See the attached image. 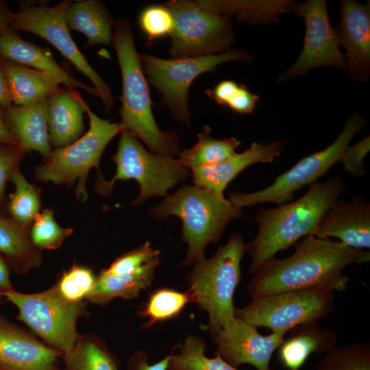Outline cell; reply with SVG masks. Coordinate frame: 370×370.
I'll use <instances>...</instances> for the list:
<instances>
[{"label":"cell","instance_id":"1","mask_svg":"<svg viewBox=\"0 0 370 370\" xmlns=\"http://www.w3.org/2000/svg\"><path fill=\"white\" fill-rule=\"evenodd\" d=\"M293 246L292 255L283 259L273 257L252 274L246 287L251 297L308 288L344 291L349 282L344 268L370 260L369 250L352 248L330 238L308 235Z\"/></svg>","mask_w":370,"mask_h":370},{"label":"cell","instance_id":"2","mask_svg":"<svg viewBox=\"0 0 370 370\" xmlns=\"http://www.w3.org/2000/svg\"><path fill=\"white\" fill-rule=\"evenodd\" d=\"M347 184L332 176L324 182L312 184L299 199L276 208H262L255 212L258 231L247 244L253 274L275 254L293 246L302 238L313 235L328 208L346 190Z\"/></svg>","mask_w":370,"mask_h":370},{"label":"cell","instance_id":"3","mask_svg":"<svg viewBox=\"0 0 370 370\" xmlns=\"http://www.w3.org/2000/svg\"><path fill=\"white\" fill-rule=\"evenodd\" d=\"M112 46L114 49L122 77L120 97L121 132H126L143 142L155 154L178 155L179 141L171 132H162L151 109L149 86L134 42L129 20H114Z\"/></svg>","mask_w":370,"mask_h":370},{"label":"cell","instance_id":"4","mask_svg":"<svg viewBox=\"0 0 370 370\" xmlns=\"http://www.w3.org/2000/svg\"><path fill=\"white\" fill-rule=\"evenodd\" d=\"M149 211L156 221L171 216L182 221L181 241L187 244L188 250L180 266H192L205 259L206 247L218 243L227 224L243 217L242 209L224 195L195 185L182 186Z\"/></svg>","mask_w":370,"mask_h":370},{"label":"cell","instance_id":"5","mask_svg":"<svg viewBox=\"0 0 370 370\" xmlns=\"http://www.w3.org/2000/svg\"><path fill=\"white\" fill-rule=\"evenodd\" d=\"M247 250L243 235L234 233L211 258L195 264L186 278L193 302L208 314L206 329L212 337L235 317L234 295Z\"/></svg>","mask_w":370,"mask_h":370},{"label":"cell","instance_id":"6","mask_svg":"<svg viewBox=\"0 0 370 370\" xmlns=\"http://www.w3.org/2000/svg\"><path fill=\"white\" fill-rule=\"evenodd\" d=\"M120 134L116 152L112 156L116 166L114 177L110 181L102 175L97 178L96 189L101 195H110L116 181L134 180L140 192L132 205L138 206L151 197H166L170 188L188 177L190 171L177 158L151 153L134 136Z\"/></svg>","mask_w":370,"mask_h":370},{"label":"cell","instance_id":"7","mask_svg":"<svg viewBox=\"0 0 370 370\" xmlns=\"http://www.w3.org/2000/svg\"><path fill=\"white\" fill-rule=\"evenodd\" d=\"M89 119L87 132L72 143L52 149L44 163L36 169V178L42 182L72 186L75 182V195L79 201L88 197L86 181L90 170L95 167L99 175L101 155L110 141L119 133V123L103 119L85 106Z\"/></svg>","mask_w":370,"mask_h":370},{"label":"cell","instance_id":"8","mask_svg":"<svg viewBox=\"0 0 370 370\" xmlns=\"http://www.w3.org/2000/svg\"><path fill=\"white\" fill-rule=\"evenodd\" d=\"M3 296L17 308V319L43 343L64 355L72 350L79 335L77 320L88 312L86 301H67L55 284L38 293H23L15 290Z\"/></svg>","mask_w":370,"mask_h":370},{"label":"cell","instance_id":"9","mask_svg":"<svg viewBox=\"0 0 370 370\" xmlns=\"http://www.w3.org/2000/svg\"><path fill=\"white\" fill-rule=\"evenodd\" d=\"M250 59L248 53L240 49L184 58L164 59L147 53L140 54L145 75L160 92L162 104L169 110L173 119L187 126L191 123L188 91L193 82L223 63Z\"/></svg>","mask_w":370,"mask_h":370},{"label":"cell","instance_id":"10","mask_svg":"<svg viewBox=\"0 0 370 370\" xmlns=\"http://www.w3.org/2000/svg\"><path fill=\"white\" fill-rule=\"evenodd\" d=\"M365 124L366 119L359 113H355L347 119L336 138L324 149L301 158L290 169L278 175L267 188L249 193L232 191L229 193L228 199L241 208L262 203L279 206L292 201L295 191L316 182L339 162L352 139Z\"/></svg>","mask_w":370,"mask_h":370},{"label":"cell","instance_id":"11","mask_svg":"<svg viewBox=\"0 0 370 370\" xmlns=\"http://www.w3.org/2000/svg\"><path fill=\"white\" fill-rule=\"evenodd\" d=\"M334 299V292L326 289L283 291L254 297L247 306L236 308L234 314L257 328L286 334L298 325L326 318Z\"/></svg>","mask_w":370,"mask_h":370},{"label":"cell","instance_id":"12","mask_svg":"<svg viewBox=\"0 0 370 370\" xmlns=\"http://www.w3.org/2000/svg\"><path fill=\"white\" fill-rule=\"evenodd\" d=\"M174 21L169 50L171 58L224 53L235 34L230 16L206 10L195 1L172 0L164 3Z\"/></svg>","mask_w":370,"mask_h":370},{"label":"cell","instance_id":"13","mask_svg":"<svg viewBox=\"0 0 370 370\" xmlns=\"http://www.w3.org/2000/svg\"><path fill=\"white\" fill-rule=\"evenodd\" d=\"M71 1L64 0L53 6L43 2L21 3L18 12L13 14L10 27L36 34L54 46L92 82L105 111L108 112L115 103L112 90L78 49L67 27L65 13Z\"/></svg>","mask_w":370,"mask_h":370},{"label":"cell","instance_id":"14","mask_svg":"<svg viewBox=\"0 0 370 370\" xmlns=\"http://www.w3.org/2000/svg\"><path fill=\"white\" fill-rule=\"evenodd\" d=\"M291 12L302 17L306 32L302 49L294 64L278 79L280 83L323 66L345 70V56L339 49L325 0H308L293 4Z\"/></svg>","mask_w":370,"mask_h":370},{"label":"cell","instance_id":"15","mask_svg":"<svg viewBox=\"0 0 370 370\" xmlns=\"http://www.w3.org/2000/svg\"><path fill=\"white\" fill-rule=\"evenodd\" d=\"M212 338L217 345L215 354L230 365L237 369L248 364L257 370H271V358L285 334L263 336L257 328L235 316Z\"/></svg>","mask_w":370,"mask_h":370},{"label":"cell","instance_id":"16","mask_svg":"<svg viewBox=\"0 0 370 370\" xmlns=\"http://www.w3.org/2000/svg\"><path fill=\"white\" fill-rule=\"evenodd\" d=\"M63 356L0 315V370H62Z\"/></svg>","mask_w":370,"mask_h":370},{"label":"cell","instance_id":"17","mask_svg":"<svg viewBox=\"0 0 370 370\" xmlns=\"http://www.w3.org/2000/svg\"><path fill=\"white\" fill-rule=\"evenodd\" d=\"M341 21L335 29L344 54L346 71L354 79L364 82L370 74V3L354 0L340 3Z\"/></svg>","mask_w":370,"mask_h":370},{"label":"cell","instance_id":"18","mask_svg":"<svg viewBox=\"0 0 370 370\" xmlns=\"http://www.w3.org/2000/svg\"><path fill=\"white\" fill-rule=\"evenodd\" d=\"M313 235L334 237L352 248H370V204L362 198L346 201L338 198L324 213Z\"/></svg>","mask_w":370,"mask_h":370},{"label":"cell","instance_id":"19","mask_svg":"<svg viewBox=\"0 0 370 370\" xmlns=\"http://www.w3.org/2000/svg\"><path fill=\"white\" fill-rule=\"evenodd\" d=\"M284 143H253L241 153L221 162L191 170L193 184L217 195H224L227 186L248 166L257 163H272L282 151Z\"/></svg>","mask_w":370,"mask_h":370},{"label":"cell","instance_id":"20","mask_svg":"<svg viewBox=\"0 0 370 370\" xmlns=\"http://www.w3.org/2000/svg\"><path fill=\"white\" fill-rule=\"evenodd\" d=\"M0 57L11 63L29 66L35 70L51 74L66 88H80L92 96L99 97L94 87L76 79L62 68L49 49L23 40L10 26L0 35Z\"/></svg>","mask_w":370,"mask_h":370},{"label":"cell","instance_id":"21","mask_svg":"<svg viewBox=\"0 0 370 370\" xmlns=\"http://www.w3.org/2000/svg\"><path fill=\"white\" fill-rule=\"evenodd\" d=\"M5 123L27 152L36 151L46 158L51 152L47 123V98L4 110Z\"/></svg>","mask_w":370,"mask_h":370},{"label":"cell","instance_id":"22","mask_svg":"<svg viewBox=\"0 0 370 370\" xmlns=\"http://www.w3.org/2000/svg\"><path fill=\"white\" fill-rule=\"evenodd\" d=\"M86 103L76 90L60 88L47 97V123L52 147L66 146L80 138Z\"/></svg>","mask_w":370,"mask_h":370},{"label":"cell","instance_id":"23","mask_svg":"<svg viewBox=\"0 0 370 370\" xmlns=\"http://www.w3.org/2000/svg\"><path fill=\"white\" fill-rule=\"evenodd\" d=\"M278 348V359L288 370H299L312 353H326L336 347L337 334L317 322L298 325Z\"/></svg>","mask_w":370,"mask_h":370},{"label":"cell","instance_id":"24","mask_svg":"<svg viewBox=\"0 0 370 370\" xmlns=\"http://www.w3.org/2000/svg\"><path fill=\"white\" fill-rule=\"evenodd\" d=\"M65 18L69 30L81 32L86 36V47L112 46L115 19L102 1H72L66 11Z\"/></svg>","mask_w":370,"mask_h":370},{"label":"cell","instance_id":"25","mask_svg":"<svg viewBox=\"0 0 370 370\" xmlns=\"http://www.w3.org/2000/svg\"><path fill=\"white\" fill-rule=\"evenodd\" d=\"M0 64L14 106L47 98L60 88V82L51 74L11 63L1 57Z\"/></svg>","mask_w":370,"mask_h":370},{"label":"cell","instance_id":"26","mask_svg":"<svg viewBox=\"0 0 370 370\" xmlns=\"http://www.w3.org/2000/svg\"><path fill=\"white\" fill-rule=\"evenodd\" d=\"M0 253L11 269L21 275L42 264V251L32 244L29 230L7 216L0 215Z\"/></svg>","mask_w":370,"mask_h":370},{"label":"cell","instance_id":"27","mask_svg":"<svg viewBox=\"0 0 370 370\" xmlns=\"http://www.w3.org/2000/svg\"><path fill=\"white\" fill-rule=\"evenodd\" d=\"M155 270L149 268L130 275H110L102 269L86 301L105 306L114 298H136L141 291L151 285Z\"/></svg>","mask_w":370,"mask_h":370},{"label":"cell","instance_id":"28","mask_svg":"<svg viewBox=\"0 0 370 370\" xmlns=\"http://www.w3.org/2000/svg\"><path fill=\"white\" fill-rule=\"evenodd\" d=\"M197 4L210 12L225 15L250 24L271 23L280 14L291 12V1L197 0Z\"/></svg>","mask_w":370,"mask_h":370},{"label":"cell","instance_id":"29","mask_svg":"<svg viewBox=\"0 0 370 370\" xmlns=\"http://www.w3.org/2000/svg\"><path fill=\"white\" fill-rule=\"evenodd\" d=\"M62 370H120V360L106 341L95 334H79L62 358Z\"/></svg>","mask_w":370,"mask_h":370},{"label":"cell","instance_id":"30","mask_svg":"<svg viewBox=\"0 0 370 370\" xmlns=\"http://www.w3.org/2000/svg\"><path fill=\"white\" fill-rule=\"evenodd\" d=\"M206 125L198 134V140L190 149L180 151L177 159L186 169H193L221 162L234 156L241 142L234 138H215Z\"/></svg>","mask_w":370,"mask_h":370},{"label":"cell","instance_id":"31","mask_svg":"<svg viewBox=\"0 0 370 370\" xmlns=\"http://www.w3.org/2000/svg\"><path fill=\"white\" fill-rule=\"evenodd\" d=\"M193 302L188 292L162 287L153 291L147 301L137 311V315L145 321L143 328L148 329L155 324L178 317L185 306Z\"/></svg>","mask_w":370,"mask_h":370},{"label":"cell","instance_id":"32","mask_svg":"<svg viewBox=\"0 0 370 370\" xmlns=\"http://www.w3.org/2000/svg\"><path fill=\"white\" fill-rule=\"evenodd\" d=\"M10 181L14 184L15 190L10 194L8 201H6L7 217L29 230L33 221L40 213V190L26 180L19 168L12 172Z\"/></svg>","mask_w":370,"mask_h":370},{"label":"cell","instance_id":"33","mask_svg":"<svg viewBox=\"0 0 370 370\" xmlns=\"http://www.w3.org/2000/svg\"><path fill=\"white\" fill-rule=\"evenodd\" d=\"M206 345L199 336H188L178 347V352L169 354L167 370H238L219 356L208 358Z\"/></svg>","mask_w":370,"mask_h":370},{"label":"cell","instance_id":"34","mask_svg":"<svg viewBox=\"0 0 370 370\" xmlns=\"http://www.w3.org/2000/svg\"><path fill=\"white\" fill-rule=\"evenodd\" d=\"M316 370H370V345L352 343L336 346L325 353Z\"/></svg>","mask_w":370,"mask_h":370},{"label":"cell","instance_id":"35","mask_svg":"<svg viewBox=\"0 0 370 370\" xmlns=\"http://www.w3.org/2000/svg\"><path fill=\"white\" fill-rule=\"evenodd\" d=\"M72 233V229L62 227L56 222L53 210L49 208L39 213L29 228L31 241L40 251L59 248Z\"/></svg>","mask_w":370,"mask_h":370},{"label":"cell","instance_id":"36","mask_svg":"<svg viewBox=\"0 0 370 370\" xmlns=\"http://www.w3.org/2000/svg\"><path fill=\"white\" fill-rule=\"evenodd\" d=\"M96 277L88 267L73 264L68 271H63L55 285L60 294L71 302H81L92 289Z\"/></svg>","mask_w":370,"mask_h":370},{"label":"cell","instance_id":"37","mask_svg":"<svg viewBox=\"0 0 370 370\" xmlns=\"http://www.w3.org/2000/svg\"><path fill=\"white\" fill-rule=\"evenodd\" d=\"M160 263V251L147 241L119 256L103 271L110 275H130L149 268L156 269Z\"/></svg>","mask_w":370,"mask_h":370},{"label":"cell","instance_id":"38","mask_svg":"<svg viewBox=\"0 0 370 370\" xmlns=\"http://www.w3.org/2000/svg\"><path fill=\"white\" fill-rule=\"evenodd\" d=\"M141 30L149 41L170 36L174 25L173 15L164 4L144 8L138 18Z\"/></svg>","mask_w":370,"mask_h":370},{"label":"cell","instance_id":"39","mask_svg":"<svg viewBox=\"0 0 370 370\" xmlns=\"http://www.w3.org/2000/svg\"><path fill=\"white\" fill-rule=\"evenodd\" d=\"M27 151L21 146L0 143V215L5 213V185Z\"/></svg>","mask_w":370,"mask_h":370},{"label":"cell","instance_id":"40","mask_svg":"<svg viewBox=\"0 0 370 370\" xmlns=\"http://www.w3.org/2000/svg\"><path fill=\"white\" fill-rule=\"evenodd\" d=\"M369 150V136L352 146L348 145L339 161L344 171L354 177L364 176L365 174L364 160Z\"/></svg>","mask_w":370,"mask_h":370},{"label":"cell","instance_id":"41","mask_svg":"<svg viewBox=\"0 0 370 370\" xmlns=\"http://www.w3.org/2000/svg\"><path fill=\"white\" fill-rule=\"evenodd\" d=\"M260 101L258 95L251 92L245 85L239 86L229 101L227 106L233 111L241 114H251Z\"/></svg>","mask_w":370,"mask_h":370},{"label":"cell","instance_id":"42","mask_svg":"<svg viewBox=\"0 0 370 370\" xmlns=\"http://www.w3.org/2000/svg\"><path fill=\"white\" fill-rule=\"evenodd\" d=\"M169 360V355L150 365L147 353L140 350L134 353L128 359L127 370H167Z\"/></svg>","mask_w":370,"mask_h":370},{"label":"cell","instance_id":"43","mask_svg":"<svg viewBox=\"0 0 370 370\" xmlns=\"http://www.w3.org/2000/svg\"><path fill=\"white\" fill-rule=\"evenodd\" d=\"M238 86L239 84L233 80H223L213 88L206 90L205 92L218 104L227 106Z\"/></svg>","mask_w":370,"mask_h":370},{"label":"cell","instance_id":"44","mask_svg":"<svg viewBox=\"0 0 370 370\" xmlns=\"http://www.w3.org/2000/svg\"><path fill=\"white\" fill-rule=\"evenodd\" d=\"M10 269L8 262L0 253V293L2 295L15 291L10 280Z\"/></svg>","mask_w":370,"mask_h":370},{"label":"cell","instance_id":"45","mask_svg":"<svg viewBox=\"0 0 370 370\" xmlns=\"http://www.w3.org/2000/svg\"><path fill=\"white\" fill-rule=\"evenodd\" d=\"M12 106L8 82L0 64V108L7 110Z\"/></svg>","mask_w":370,"mask_h":370},{"label":"cell","instance_id":"46","mask_svg":"<svg viewBox=\"0 0 370 370\" xmlns=\"http://www.w3.org/2000/svg\"><path fill=\"white\" fill-rule=\"evenodd\" d=\"M4 110L0 108V143L20 146L18 141L5 123L3 119Z\"/></svg>","mask_w":370,"mask_h":370},{"label":"cell","instance_id":"47","mask_svg":"<svg viewBox=\"0 0 370 370\" xmlns=\"http://www.w3.org/2000/svg\"><path fill=\"white\" fill-rule=\"evenodd\" d=\"M13 14L8 4L3 1H0V35L5 28L10 26Z\"/></svg>","mask_w":370,"mask_h":370},{"label":"cell","instance_id":"48","mask_svg":"<svg viewBox=\"0 0 370 370\" xmlns=\"http://www.w3.org/2000/svg\"><path fill=\"white\" fill-rule=\"evenodd\" d=\"M3 297H4L0 293V306H1V303H2Z\"/></svg>","mask_w":370,"mask_h":370}]
</instances>
